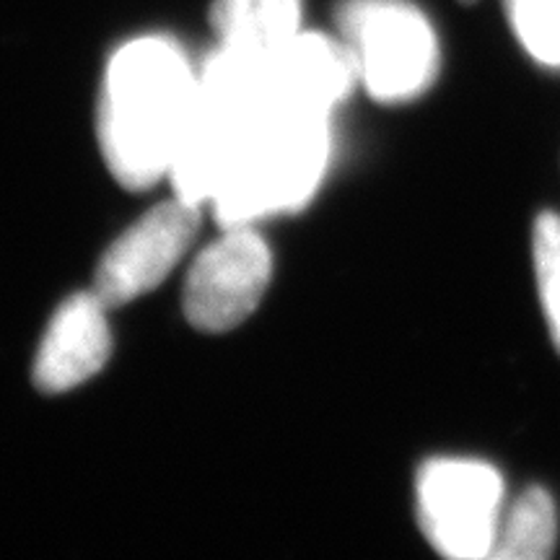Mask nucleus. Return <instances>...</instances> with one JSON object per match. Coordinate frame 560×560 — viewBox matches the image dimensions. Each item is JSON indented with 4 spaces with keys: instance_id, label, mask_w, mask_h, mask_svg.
Segmentation results:
<instances>
[{
    "instance_id": "nucleus-4",
    "label": "nucleus",
    "mask_w": 560,
    "mask_h": 560,
    "mask_svg": "<svg viewBox=\"0 0 560 560\" xmlns=\"http://www.w3.org/2000/svg\"><path fill=\"white\" fill-rule=\"evenodd\" d=\"M416 493L420 529L441 556H493L503 520L499 470L475 459H431L420 467Z\"/></svg>"
},
{
    "instance_id": "nucleus-3",
    "label": "nucleus",
    "mask_w": 560,
    "mask_h": 560,
    "mask_svg": "<svg viewBox=\"0 0 560 560\" xmlns=\"http://www.w3.org/2000/svg\"><path fill=\"white\" fill-rule=\"evenodd\" d=\"M338 26L374 100L410 102L436 81V32L408 0H346Z\"/></svg>"
},
{
    "instance_id": "nucleus-12",
    "label": "nucleus",
    "mask_w": 560,
    "mask_h": 560,
    "mask_svg": "<svg viewBox=\"0 0 560 560\" xmlns=\"http://www.w3.org/2000/svg\"><path fill=\"white\" fill-rule=\"evenodd\" d=\"M532 257H535L545 319L560 350V215H537L535 231H532Z\"/></svg>"
},
{
    "instance_id": "nucleus-10",
    "label": "nucleus",
    "mask_w": 560,
    "mask_h": 560,
    "mask_svg": "<svg viewBox=\"0 0 560 560\" xmlns=\"http://www.w3.org/2000/svg\"><path fill=\"white\" fill-rule=\"evenodd\" d=\"M558 540L556 503L542 488L524 490L509 514L501 520L499 540L490 558L499 560H545Z\"/></svg>"
},
{
    "instance_id": "nucleus-2",
    "label": "nucleus",
    "mask_w": 560,
    "mask_h": 560,
    "mask_svg": "<svg viewBox=\"0 0 560 560\" xmlns=\"http://www.w3.org/2000/svg\"><path fill=\"white\" fill-rule=\"evenodd\" d=\"M330 161V120L262 115L231 159L210 208L223 229L252 226L312 200Z\"/></svg>"
},
{
    "instance_id": "nucleus-9",
    "label": "nucleus",
    "mask_w": 560,
    "mask_h": 560,
    "mask_svg": "<svg viewBox=\"0 0 560 560\" xmlns=\"http://www.w3.org/2000/svg\"><path fill=\"white\" fill-rule=\"evenodd\" d=\"M210 21L221 47L268 55L301 32V0H215Z\"/></svg>"
},
{
    "instance_id": "nucleus-5",
    "label": "nucleus",
    "mask_w": 560,
    "mask_h": 560,
    "mask_svg": "<svg viewBox=\"0 0 560 560\" xmlns=\"http://www.w3.org/2000/svg\"><path fill=\"white\" fill-rule=\"evenodd\" d=\"M272 276L268 244L249 226H231L202 249L185 280V314L202 332H226L257 310Z\"/></svg>"
},
{
    "instance_id": "nucleus-7",
    "label": "nucleus",
    "mask_w": 560,
    "mask_h": 560,
    "mask_svg": "<svg viewBox=\"0 0 560 560\" xmlns=\"http://www.w3.org/2000/svg\"><path fill=\"white\" fill-rule=\"evenodd\" d=\"M198 226L200 206L177 195L151 208L104 252L94 293L107 306H120L153 291L187 255Z\"/></svg>"
},
{
    "instance_id": "nucleus-1",
    "label": "nucleus",
    "mask_w": 560,
    "mask_h": 560,
    "mask_svg": "<svg viewBox=\"0 0 560 560\" xmlns=\"http://www.w3.org/2000/svg\"><path fill=\"white\" fill-rule=\"evenodd\" d=\"M198 94V73L170 37H140L112 55L100 100V145L130 190L170 177Z\"/></svg>"
},
{
    "instance_id": "nucleus-8",
    "label": "nucleus",
    "mask_w": 560,
    "mask_h": 560,
    "mask_svg": "<svg viewBox=\"0 0 560 560\" xmlns=\"http://www.w3.org/2000/svg\"><path fill=\"white\" fill-rule=\"evenodd\" d=\"M107 304L96 293H75L55 312L34 359V384L47 395L79 387L107 363L112 335Z\"/></svg>"
},
{
    "instance_id": "nucleus-6",
    "label": "nucleus",
    "mask_w": 560,
    "mask_h": 560,
    "mask_svg": "<svg viewBox=\"0 0 560 560\" xmlns=\"http://www.w3.org/2000/svg\"><path fill=\"white\" fill-rule=\"evenodd\" d=\"M359 83V68L342 39L299 32L296 37L262 55L260 91L265 115L319 117L348 100Z\"/></svg>"
},
{
    "instance_id": "nucleus-11",
    "label": "nucleus",
    "mask_w": 560,
    "mask_h": 560,
    "mask_svg": "<svg viewBox=\"0 0 560 560\" xmlns=\"http://www.w3.org/2000/svg\"><path fill=\"white\" fill-rule=\"evenodd\" d=\"M514 34L532 58L560 66V0H503Z\"/></svg>"
},
{
    "instance_id": "nucleus-13",
    "label": "nucleus",
    "mask_w": 560,
    "mask_h": 560,
    "mask_svg": "<svg viewBox=\"0 0 560 560\" xmlns=\"http://www.w3.org/2000/svg\"><path fill=\"white\" fill-rule=\"evenodd\" d=\"M462 3H472V0H462Z\"/></svg>"
}]
</instances>
